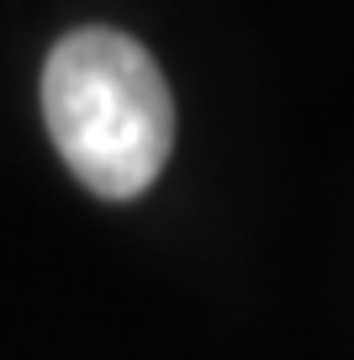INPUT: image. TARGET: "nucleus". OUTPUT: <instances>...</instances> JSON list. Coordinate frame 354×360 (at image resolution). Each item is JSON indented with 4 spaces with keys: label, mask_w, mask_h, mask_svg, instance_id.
Returning a JSON list of instances; mask_svg holds the SVG:
<instances>
[{
    "label": "nucleus",
    "mask_w": 354,
    "mask_h": 360,
    "mask_svg": "<svg viewBox=\"0 0 354 360\" xmlns=\"http://www.w3.org/2000/svg\"><path fill=\"white\" fill-rule=\"evenodd\" d=\"M43 122L85 191L106 202L143 196L175 143V101L138 37L79 27L43 64Z\"/></svg>",
    "instance_id": "obj_1"
}]
</instances>
